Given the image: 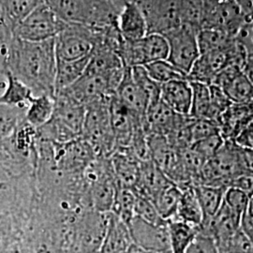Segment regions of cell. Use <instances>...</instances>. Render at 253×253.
<instances>
[{
  "label": "cell",
  "mask_w": 253,
  "mask_h": 253,
  "mask_svg": "<svg viewBox=\"0 0 253 253\" xmlns=\"http://www.w3.org/2000/svg\"><path fill=\"white\" fill-rule=\"evenodd\" d=\"M6 71L25 84L33 97H54L56 55L54 39L32 42L12 38L5 60Z\"/></svg>",
  "instance_id": "obj_1"
},
{
  "label": "cell",
  "mask_w": 253,
  "mask_h": 253,
  "mask_svg": "<svg viewBox=\"0 0 253 253\" xmlns=\"http://www.w3.org/2000/svg\"><path fill=\"white\" fill-rule=\"evenodd\" d=\"M134 3L145 17L147 34L164 35L183 25L200 29L197 0H126Z\"/></svg>",
  "instance_id": "obj_2"
},
{
  "label": "cell",
  "mask_w": 253,
  "mask_h": 253,
  "mask_svg": "<svg viewBox=\"0 0 253 253\" xmlns=\"http://www.w3.org/2000/svg\"><path fill=\"white\" fill-rule=\"evenodd\" d=\"M125 0H45L65 23L96 28L118 27V17Z\"/></svg>",
  "instance_id": "obj_3"
},
{
  "label": "cell",
  "mask_w": 253,
  "mask_h": 253,
  "mask_svg": "<svg viewBox=\"0 0 253 253\" xmlns=\"http://www.w3.org/2000/svg\"><path fill=\"white\" fill-rule=\"evenodd\" d=\"M241 175L253 176V149L225 140L218 152L204 164L199 184L227 189L231 181Z\"/></svg>",
  "instance_id": "obj_4"
},
{
  "label": "cell",
  "mask_w": 253,
  "mask_h": 253,
  "mask_svg": "<svg viewBox=\"0 0 253 253\" xmlns=\"http://www.w3.org/2000/svg\"><path fill=\"white\" fill-rule=\"evenodd\" d=\"M109 99L85 106L82 138L90 145L97 158H110L116 151V140L110 122Z\"/></svg>",
  "instance_id": "obj_5"
},
{
  "label": "cell",
  "mask_w": 253,
  "mask_h": 253,
  "mask_svg": "<svg viewBox=\"0 0 253 253\" xmlns=\"http://www.w3.org/2000/svg\"><path fill=\"white\" fill-rule=\"evenodd\" d=\"M201 28L217 29L235 38L246 23L253 22L235 0H198ZM200 28V29H201Z\"/></svg>",
  "instance_id": "obj_6"
},
{
  "label": "cell",
  "mask_w": 253,
  "mask_h": 253,
  "mask_svg": "<svg viewBox=\"0 0 253 253\" xmlns=\"http://www.w3.org/2000/svg\"><path fill=\"white\" fill-rule=\"evenodd\" d=\"M66 24L43 3L13 27L12 36L26 42H44L57 36Z\"/></svg>",
  "instance_id": "obj_7"
},
{
  "label": "cell",
  "mask_w": 253,
  "mask_h": 253,
  "mask_svg": "<svg viewBox=\"0 0 253 253\" xmlns=\"http://www.w3.org/2000/svg\"><path fill=\"white\" fill-rule=\"evenodd\" d=\"M98 28L67 23L54 38L56 59L77 60L90 55L97 39Z\"/></svg>",
  "instance_id": "obj_8"
},
{
  "label": "cell",
  "mask_w": 253,
  "mask_h": 253,
  "mask_svg": "<svg viewBox=\"0 0 253 253\" xmlns=\"http://www.w3.org/2000/svg\"><path fill=\"white\" fill-rule=\"evenodd\" d=\"M199 30L196 27L183 25L163 35L168 44L166 60L186 75L199 57L197 42Z\"/></svg>",
  "instance_id": "obj_9"
},
{
  "label": "cell",
  "mask_w": 253,
  "mask_h": 253,
  "mask_svg": "<svg viewBox=\"0 0 253 253\" xmlns=\"http://www.w3.org/2000/svg\"><path fill=\"white\" fill-rule=\"evenodd\" d=\"M118 55L125 68L144 67L158 60H164L168 55V44L163 35L146 34L135 41H123Z\"/></svg>",
  "instance_id": "obj_10"
},
{
  "label": "cell",
  "mask_w": 253,
  "mask_h": 253,
  "mask_svg": "<svg viewBox=\"0 0 253 253\" xmlns=\"http://www.w3.org/2000/svg\"><path fill=\"white\" fill-rule=\"evenodd\" d=\"M107 226V213L82 212L75 222L76 253H100Z\"/></svg>",
  "instance_id": "obj_11"
},
{
  "label": "cell",
  "mask_w": 253,
  "mask_h": 253,
  "mask_svg": "<svg viewBox=\"0 0 253 253\" xmlns=\"http://www.w3.org/2000/svg\"><path fill=\"white\" fill-rule=\"evenodd\" d=\"M127 227L133 244L146 253L171 251L167 222L152 224L134 216L127 223Z\"/></svg>",
  "instance_id": "obj_12"
},
{
  "label": "cell",
  "mask_w": 253,
  "mask_h": 253,
  "mask_svg": "<svg viewBox=\"0 0 253 253\" xmlns=\"http://www.w3.org/2000/svg\"><path fill=\"white\" fill-rule=\"evenodd\" d=\"M211 84L218 86L233 103L253 104V79L236 66L223 69L217 73Z\"/></svg>",
  "instance_id": "obj_13"
},
{
  "label": "cell",
  "mask_w": 253,
  "mask_h": 253,
  "mask_svg": "<svg viewBox=\"0 0 253 253\" xmlns=\"http://www.w3.org/2000/svg\"><path fill=\"white\" fill-rule=\"evenodd\" d=\"M235 44L234 42L230 47L223 50L211 51L201 54L194 62L187 75L189 82H197L210 85L218 73L232 63V51Z\"/></svg>",
  "instance_id": "obj_14"
},
{
  "label": "cell",
  "mask_w": 253,
  "mask_h": 253,
  "mask_svg": "<svg viewBox=\"0 0 253 253\" xmlns=\"http://www.w3.org/2000/svg\"><path fill=\"white\" fill-rule=\"evenodd\" d=\"M110 122L116 140V150L126 148L138 126H143L144 119L121 103L114 95L109 100Z\"/></svg>",
  "instance_id": "obj_15"
},
{
  "label": "cell",
  "mask_w": 253,
  "mask_h": 253,
  "mask_svg": "<svg viewBox=\"0 0 253 253\" xmlns=\"http://www.w3.org/2000/svg\"><path fill=\"white\" fill-rule=\"evenodd\" d=\"M147 145L150 160L170 180L176 184L180 168V149L172 145L165 136L162 135H147Z\"/></svg>",
  "instance_id": "obj_16"
},
{
  "label": "cell",
  "mask_w": 253,
  "mask_h": 253,
  "mask_svg": "<svg viewBox=\"0 0 253 253\" xmlns=\"http://www.w3.org/2000/svg\"><path fill=\"white\" fill-rule=\"evenodd\" d=\"M188 117L176 114L160 100L147 108L143 127L147 135L168 137L183 125Z\"/></svg>",
  "instance_id": "obj_17"
},
{
  "label": "cell",
  "mask_w": 253,
  "mask_h": 253,
  "mask_svg": "<svg viewBox=\"0 0 253 253\" xmlns=\"http://www.w3.org/2000/svg\"><path fill=\"white\" fill-rule=\"evenodd\" d=\"M252 123L253 104L233 103L217 120L220 135L224 140L231 141Z\"/></svg>",
  "instance_id": "obj_18"
},
{
  "label": "cell",
  "mask_w": 253,
  "mask_h": 253,
  "mask_svg": "<svg viewBox=\"0 0 253 253\" xmlns=\"http://www.w3.org/2000/svg\"><path fill=\"white\" fill-rule=\"evenodd\" d=\"M166 174L150 160L140 164L134 193L152 202L157 194L172 183Z\"/></svg>",
  "instance_id": "obj_19"
},
{
  "label": "cell",
  "mask_w": 253,
  "mask_h": 253,
  "mask_svg": "<svg viewBox=\"0 0 253 253\" xmlns=\"http://www.w3.org/2000/svg\"><path fill=\"white\" fill-rule=\"evenodd\" d=\"M133 245L128 227L113 212L107 213V226L100 253H124Z\"/></svg>",
  "instance_id": "obj_20"
},
{
  "label": "cell",
  "mask_w": 253,
  "mask_h": 253,
  "mask_svg": "<svg viewBox=\"0 0 253 253\" xmlns=\"http://www.w3.org/2000/svg\"><path fill=\"white\" fill-rule=\"evenodd\" d=\"M117 186L133 190L141 163L126 148L117 149L110 157Z\"/></svg>",
  "instance_id": "obj_21"
},
{
  "label": "cell",
  "mask_w": 253,
  "mask_h": 253,
  "mask_svg": "<svg viewBox=\"0 0 253 253\" xmlns=\"http://www.w3.org/2000/svg\"><path fill=\"white\" fill-rule=\"evenodd\" d=\"M115 96L126 108L133 112L139 118H145L149 102L145 93L133 80L130 68H125L123 77Z\"/></svg>",
  "instance_id": "obj_22"
},
{
  "label": "cell",
  "mask_w": 253,
  "mask_h": 253,
  "mask_svg": "<svg viewBox=\"0 0 253 253\" xmlns=\"http://www.w3.org/2000/svg\"><path fill=\"white\" fill-rule=\"evenodd\" d=\"M161 100L176 114L190 116L191 86L187 79L174 80L161 84Z\"/></svg>",
  "instance_id": "obj_23"
},
{
  "label": "cell",
  "mask_w": 253,
  "mask_h": 253,
  "mask_svg": "<svg viewBox=\"0 0 253 253\" xmlns=\"http://www.w3.org/2000/svg\"><path fill=\"white\" fill-rule=\"evenodd\" d=\"M118 28L125 41L139 40L147 34L145 17L134 3L125 0L118 14Z\"/></svg>",
  "instance_id": "obj_24"
},
{
  "label": "cell",
  "mask_w": 253,
  "mask_h": 253,
  "mask_svg": "<svg viewBox=\"0 0 253 253\" xmlns=\"http://www.w3.org/2000/svg\"><path fill=\"white\" fill-rule=\"evenodd\" d=\"M89 57L90 55L77 60L56 59V71L54 81L55 93L69 87L81 77L87 67Z\"/></svg>",
  "instance_id": "obj_25"
},
{
  "label": "cell",
  "mask_w": 253,
  "mask_h": 253,
  "mask_svg": "<svg viewBox=\"0 0 253 253\" xmlns=\"http://www.w3.org/2000/svg\"><path fill=\"white\" fill-rule=\"evenodd\" d=\"M193 186L194 185H190L180 188L181 198L174 218L198 228L203 221L204 215L195 195Z\"/></svg>",
  "instance_id": "obj_26"
},
{
  "label": "cell",
  "mask_w": 253,
  "mask_h": 253,
  "mask_svg": "<svg viewBox=\"0 0 253 253\" xmlns=\"http://www.w3.org/2000/svg\"><path fill=\"white\" fill-rule=\"evenodd\" d=\"M193 189L204 215L203 220L211 218L223 204L226 189L206 184L194 185Z\"/></svg>",
  "instance_id": "obj_27"
},
{
  "label": "cell",
  "mask_w": 253,
  "mask_h": 253,
  "mask_svg": "<svg viewBox=\"0 0 253 253\" xmlns=\"http://www.w3.org/2000/svg\"><path fill=\"white\" fill-rule=\"evenodd\" d=\"M45 3V0H0V10L11 31L27 15Z\"/></svg>",
  "instance_id": "obj_28"
},
{
  "label": "cell",
  "mask_w": 253,
  "mask_h": 253,
  "mask_svg": "<svg viewBox=\"0 0 253 253\" xmlns=\"http://www.w3.org/2000/svg\"><path fill=\"white\" fill-rule=\"evenodd\" d=\"M170 250L172 253H185L191 241L198 234V228L177 218L167 221Z\"/></svg>",
  "instance_id": "obj_29"
},
{
  "label": "cell",
  "mask_w": 253,
  "mask_h": 253,
  "mask_svg": "<svg viewBox=\"0 0 253 253\" xmlns=\"http://www.w3.org/2000/svg\"><path fill=\"white\" fill-rule=\"evenodd\" d=\"M54 105V97L48 95L32 97L27 105L26 121L35 128L43 126L52 118Z\"/></svg>",
  "instance_id": "obj_30"
},
{
  "label": "cell",
  "mask_w": 253,
  "mask_h": 253,
  "mask_svg": "<svg viewBox=\"0 0 253 253\" xmlns=\"http://www.w3.org/2000/svg\"><path fill=\"white\" fill-rule=\"evenodd\" d=\"M180 198V188L172 182L157 194L152 203L162 218L168 221L176 216Z\"/></svg>",
  "instance_id": "obj_31"
},
{
  "label": "cell",
  "mask_w": 253,
  "mask_h": 253,
  "mask_svg": "<svg viewBox=\"0 0 253 253\" xmlns=\"http://www.w3.org/2000/svg\"><path fill=\"white\" fill-rule=\"evenodd\" d=\"M33 97L25 84L6 71V85L0 96V103L11 106H27Z\"/></svg>",
  "instance_id": "obj_32"
},
{
  "label": "cell",
  "mask_w": 253,
  "mask_h": 253,
  "mask_svg": "<svg viewBox=\"0 0 253 253\" xmlns=\"http://www.w3.org/2000/svg\"><path fill=\"white\" fill-rule=\"evenodd\" d=\"M190 83L191 86L190 118L209 119L211 108L209 85L197 82Z\"/></svg>",
  "instance_id": "obj_33"
},
{
  "label": "cell",
  "mask_w": 253,
  "mask_h": 253,
  "mask_svg": "<svg viewBox=\"0 0 253 253\" xmlns=\"http://www.w3.org/2000/svg\"><path fill=\"white\" fill-rule=\"evenodd\" d=\"M27 106H11L0 103V141L11 135L26 121Z\"/></svg>",
  "instance_id": "obj_34"
},
{
  "label": "cell",
  "mask_w": 253,
  "mask_h": 253,
  "mask_svg": "<svg viewBox=\"0 0 253 253\" xmlns=\"http://www.w3.org/2000/svg\"><path fill=\"white\" fill-rule=\"evenodd\" d=\"M234 41L235 38L217 29L201 28L197 34L200 54L227 49L234 42Z\"/></svg>",
  "instance_id": "obj_35"
},
{
  "label": "cell",
  "mask_w": 253,
  "mask_h": 253,
  "mask_svg": "<svg viewBox=\"0 0 253 253\" xmlns=\"http://www.w3.org/2000/svg\"><path fill=\"white\" fill-rule=\"evenodd\" d=\"M134 191L130 189L117 186L115 201L111 212L115 213L127 225L130 219L134 217Z\"/></svg>",
  "instance_id": "obj_36"
},
{
  "label": "cell",
  "mask_w": 253,
  "mask_h": 253,
  "mask_svg": "<svg viewBox=\"0 0 253 253\" xmlns=\"http://www.w3.org/2000/svg\"><path fill=\"white\" fill-rule=\"evenodd\" d=\"M150 78L160 84L174 80L187 79V75L173 67L166 59L158 60L144 66ZM188 80V79H187Z\"/></svg>",
  "instance_id": "obj_37"
},
{
  "label": "cell",
  "mask_w": 253,
  "mask_h": 253,
  "mask_svg": "<svg viewBox=\"0 0 253 253\" xmlns=\"http://www.w3.org/2000/svg\"><path fill=\"white\" fill-rule=\"evenodd\" d=\"M130 72L134 82L145 93L149 102V106L161 100V84L150 78L145 71V67H132L130 68Z\"/></svg>",
  "instance_id": "obj_38"
},
{
  "label": "cell",
  "mask_w": 253,
  "mask_h": 253,
  "mask_svg": "<svg viewBox=\"0 0 253 253\" xmlns=\"http://www.w3.org/2000/svg\"><path fill=\"white\" fill-rule=\"evenodd\" d=\"M216 244L218 253H253V240L239 229Z\"/></svg>",
  "instance_id": "obj_39"
},
{
  "label": "cell",
  "mask_w": 253,
  "mask_h": 253,
  "mask_svg": "<svg viewBox=\"0 0 253 253\" xmlns=\"http://www.w3.org/2000/svg\"><path fill=\"white\" fill-rule=\"evenodd\" d=\"M19 236L18 228L12 216L0 213V253H9Z\"/></svg>",
  "instance_id": "obj_40"
},
{
  "label": "cell",
  "mask_w": 253,
  "mask_h": 253,
  "mask_svg": "<svg viewBox=\"0 0 253 253\" xmlns=\"http://www.w3.org/2000/svg\"><path fill=\"white\" fill-rule=\"evenodd\" d=\"M216 133H219L216 122L209 119L190 118L188 124V134L190 145Z\"/></svg>",
  "instance_id": "obj_41"
},
{
  "label": "cell",
  "mask_w": 253,
  "mask_h": 253,
  "mask_svg": "<svg viewBox=\"0 0 253 253\" xmlns=\"http://www.w3.org/2000/svg\"><path fill=\"white\" fill-rule=\"evenodd\" d=\"M134 216L152 224H163L167 221L162 218L150 200L135 194Z\"/></svg>",
  "instance_id": "obj_42"
},
{
  "label": "cell",
  "mask_w": 253,
  "mask_h": 253,
  "mask_svg": "<svg viewBox=\"0 0 253 253\" xmlns=\"http://www.w3.org/2000/svg\"><path fill=\"white\" fill-rule=\"evenodd\" d=\"M253 201V194H250L244 190L228 188L224 193V203L239 216L249 207Z\"/></svg>",
  "instance_id": "obj_43"
},
{
  "label": "cell",
  "mask_w": 253,
  "mask_h": 253,
  "mask_svg": "<svg viewBox=\"0 0 253 253\" xmlns=\"http://www.w3.org/2000/svg\"><path fill=\"white\" fill-rule=\"evenodd\" d=\"M209 90H210V100H211L209 119L217 123V118H219L227 109L233 104V102L229 100L226 94L217 85L210 84Z\"/></svg>",
  "instance_id": "obj_44"
},
{
  "label": "cell",
  "mask_w": 253,
  "mask_h": 253,
  "mask_svg": "<svg viewBox=\"0 0 253 253\" xmlns=\"http://www.w3.org/2000/svg\"><path fill=\"white\" fill-rule=\"evenodd\" d=\"M225 140L220 135V133H216L209 136L206 139H203L197 143L190 145V147L199 154L202 158L206 160V162L212 157H214L218 152V150L222 147Z\"/></svg>",
  "instance_id": "obj_45"
},
{
  "label": "cell",
  "mask_w": 253,
  "mask_h": 253,
  "mask_svg": "<svg viewBox=\"0 0 253 253\" xmlns=\"http://www.w3.org/2000/svg\"><path fill=\"white\" fill-rule=\"evenodd\" d=\"M185 253H218V251L212 237L198 232Z\"/></svg>",
  "instance_id": "obj_46"
},
{
  "label": "cell",
  "mask_w": 253,
  "mask_h": 253,
  "mask_svg": "<svg viewBox=\"0 0 253 253\" xmlns=\"http://www.w3.org/2000/svg\"><path fill=\"white\" fill-rule=\"evenodd\" d=\"M253 201L246 208L240 217L239 230L243 232L251 240H253Z\"/></svg>",
  "instance_id": "obj_47"
},
{
  "label": "cell",
  "mask_w": 253,
  "mask_h": 253,
  "mask_svg": "<svg viewBox=\"0 0 253 253\" xmlns=\"http://www.w3.org/2000/svg\"><path fill=\"white\" fill-rule=\"evenodd\" d=\"M253 123L249 126H246L244 129L241 130V132L235 137L233 140L235 145L244 147V148H250L253 149Z\"/></svg>",
  "instance_id": "obj_48"
},
{
  "label": "cell",
  "mask_w": 253,
  "mask_h": 253,
  "mask_svg": "<svg viewBox=\"0 0 253 253\" xmlns=\"http://www.w3.org/2000/svg\"><path fill=\"white\" fill-rule=\"evenodd\" d=\"M228 188L239 189V190H244L250 194H253V176L252 175L238 176L231 181Z\"/></svg>",
  "instance_id": "obj_49"
},
{
  "label": "cell",
  "mask_w": 253,
  "mask_h": 253,
  "mask_svg": "<svg viewBox=\"0 0 253 253\" xmlns=\"http://www.w3.org/2000/svg\"><path fill=\"white\" fill-rule=\"evenodd\" d=\"M172 253L171 251H166V252H163V253Z\"/></svg>",
  "instance_id": "obj_50"
}]
</instances>
